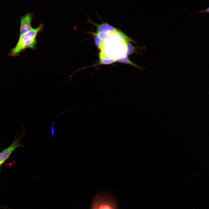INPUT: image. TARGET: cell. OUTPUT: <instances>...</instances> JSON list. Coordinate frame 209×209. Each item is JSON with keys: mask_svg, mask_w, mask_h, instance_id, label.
<instances>
[{"mask_svg": "<svg viewBox=\"0 0 209 209\" xmlns=\"http://www.w3.org/2000/svg\"><path fill=\"white\" fill-rule=\"evenodd\" d=\"M44 25L41 23L36 28H33L28 31L20 35L15 46L10 51L9 55L17 56L26 48L35 49L37 43V36L43 29Z\"/></svg>", "mask_w": 209, "mask_h": 209, "instance_id": "cell-1", "label": "cell"}, {"mask_svg": "<svg viewBox=\"0 0 209 209\" xmlns=\"http://www.w3.org/2000/svg\"><path fill=\"white\" fill-rule=\"evenodd\" d=\"M92 209H116L113 200L109 196L98 195L93 202Z\"/></svg>", "mask_w": 209, "mask_h": 209, "instance_id": "cell-2", "label": "cell"}, {"mask_svg": "<svg viewBox=\"0 0 209 209\" xmlns=\"http://www.w3.org/2000/svg\"><path fill=\"white\" fill-rule=\"evenodd\" d=\"M25 132L24 130H23L21 135L19 138H16L9 147L0 153V166L9 157L11 154L17 148L24 146V144L20 143V140Z\"/></svg>", "mask_w": 209, "mask_h": 209, "instance_id": "cell-3", "label": "cell"}, {"mask_svg": "<svg viewBox=\"0 0 209 209\" xmlns=\"http://www.w3.org/2000/svg\"><path fill=\"white\" fill-rule=\"evenodd\" d=\"M34 14L28 12L21 18L20 33V35L25 33L32 29L31 23Z\"/></svg>", "mask_w": 209, "mask_h": 209, "instance_id": "cell-4", "label": "cell"}, {"mask_svg": "<svg viewBox=\"0 0 209 209\" xmlns=\"http://www.w3.org/2000/svg\"><path fill=\"white\" fill-rule=\"evenodd\" d=\"M93 24L97 28V32H105L111 34H118L122 33L117 28L107 23H103L97 24L95 23Z\"/></svg>", "mask_w": 209, "mask_h": 209, "instance_id": "cell-5", "label": "cell"}, {"mask_svg": "<svg viewBox=\"0 0 209 209\" xmlns=\"http://www.w3.org/2000/svg\"><path fill=\"white\" fill-rule=\"evenodd\" d=\"M117 59V58L115 57H107L103 55L99 54V62L95 65L101 64L108 65L110 64L116 62Z\"/></svg>", "mask_w": 209, "mask_h": 209, "instance_id": "cell-6", "label": "cell"}, {"mask_svg": "<svg viewBox=\"0 0 209 209\" xmlns=\"http://www.w3.org/2000/svg\"><path fill=\"white\" fill-rule=\"evenodd\" d=\"M116 62L129 64L140 70H142L143 69V67H140L132 62L127 56H123L118 58L117 59Z\"/></svg>", "mask_w": 209, "mask_h": 209, "instance_id": "cell-7", "label": "cell"}, {"mask_svg": "<svg viewBox=\"0 0 209 209\" xmlns=\"http://www.w3.org/2000/svg\"><path fill=\"white\" fill-rule=\"evenodd\" d=\"M93 35L95 44L98 49L101 51L103 47V40L101 38L97 33H93Z\"/></svg>", "mask_w": 209, "mask_h": 209, "instance_id": "cell-8", "label": "cell"}, {"mask_svg": "<svg viewBox=\"0 0 209 209\" xmlns=\"http://www.w3.org/2000/svg\"><path fill=\"white\" fill-rule=\"evenodd\" d=\"M127 51L126 53V55L127 56L133 53H135L136 51V50L140 49L141 48L136 47L134 46L129 42L126 43Z\"/></svg>", "mask_w": 209, "mask_h": 209, "instance_id": "cell-9", "label": "cell"}, {"mask_svg": "<svg viewBox=\"0 0 209 209\" xmlns=\"http://www.w3.org/2000/svg\"><path fill=\"white\" fill-rule=\"evenodd\" d=\"M97 33L103 40H107L111 37V34L105 32H100Z\"/></svg>", "mask_w": 209, "mask_h": 209, "instance_id": "cell-10", "label": "cell"}, {"mask_svg": "<svg viewBox=\"0 0 209 209\" xmlns=\"http://www.w3.org/2000/svg\"><path fill=\"white\" fill-rule=\"evenodd\" d=\"M192 13H209V7H208L206 9L201 10L199 11L194 12H192Z\"/></svg>", "mask_w": 209, "mask_h": 209, "instance_id": "cell-11", "label": "cell"}, {"mask_svg": "<svg viewBox=\"0 0 209 209\" xmlns=\"http://www.w3.org/2000/svg\"></svg>", "mask_w": 209, "mask_h": 209, "instance_id": "cell-12", "label": "cell"}, {"mask_svg": "<svg viewBox=\"0 0 209 209\" xmlns=\"http://www.w3.org/2000/svg\"></svg>", "mask_w": 209, "mask_h": 209, "instance_id": "cell-13", "label": "cell"}]
</instances>
